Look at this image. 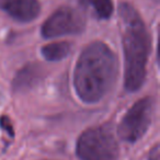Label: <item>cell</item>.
I'll use <instances>...</instances> for the list:
<instances>
[{"label": "cell", "instance_id": "8fae6325", "mask_svg": "<svg viewBox=\"0 0 160 160\" xmlns=\"http://www.w3.org/2000/svg\"><path fill=\"white\" fill-rule=\"evenodd\" d=\"M148 160H159V145H156L150 150L148 156Z\"/></svg>", "mask_w": 160, "mask_h": 160}, {"label": "cell", "instance_id": "8992f818", "mask_svg": "<svg viewBox=\"0 0 160 160\" xmlns=\"http://www.w3.org/2000/svg\"><path fill=\"white\" fill-rule=\"evenodd\" d=\"M0 8L20 22H31L41 11L38 0H0Z\"/></svg>", "mask_w": 160, "mask_h": 160}, {"label": "cell", "instance_id": "30bf717a", "mask_svg": "<svg viewBox=\"0 0 160 160\" xmlns=\"http://www.w3.org/2000/svg\"><path fill=\"white\" fill-rule=\"evenodd\" d=\"M0 125H1V128L5 129L9 136H13L14 132H13V127H12L11 121L7 118V116H1L0 118Z\"/></svg>", "mask_w": 160, "mask_h": 160}, {"label": "cell", "instance_id": "52a82bcc", "mask_svg": "<svg viewBox=\"0 0 160 160\" xmlns=\"http://www.w3.org/2000/svg\"><path fill=\"white\" fill-rule=\"evenodd\" d=\"M42 76V69L40 66L33 64L28 65L18 72L13 80V89L16 91H23L36 85Z\"/></svg>", "mask_w": 160, "mask_h": 160}, {"label": "cell", "instance_id": "277c9868", "mask_svg": "<svg viewBox=\"0 0 160 160\" xmlns=\"http://www.w3.org/2000/svg\"><path fill=\"white\" fill-rule=\"evenodd\" d=\"M153 112V100L149 97L139 99L122 118L118 133L123 140L136 142L145 135L151 123Z\"/></svg>", "mask_w": 160, "mask_h": 160}, {"label": "cell", "instance_id": "3957f363", "mask_svg": "<svg viewBox=\"0 0 160 160\" xmlns=\"http://www.w3.org/2000/svg\"><path fill=\"white\" fill-rule=\"evenodd\" d=\"M76 152L80 160H116L120 147L109 127L98 126L88 128L79 136Z\"/></svg>", "mask_w": 160, "mask_h": 160}, {"label": "cell", "instance_id": "9c48e42d", "mask_svg": "<svg viewBox=\"0 0 160 160\" xmlns=\"http://www.w3.org/2000/svg\"><path fill=\"white\" fill-rule=\"evenodd\" d=\"M86 7H90L99 19H109L113 13L112 0H80Z\"/></svg>", "mask_w": 160, "mask_h": 160}, {"label": "cell", "instance_id": "5b68a950", "mask_svg": "<svg viewBox=\"0 0 160 160\" xmlns=\"http://www.w3.org/2000/svg\"><path fill=\"white\" fill-rule=\"evenodd\" d=\"M86 20L79 11L72 8L62 7L56 10L42 25L43 38H53L82 32Z\"/></svg>", "mask_w": 160, "mask_h": 160}, {"label": "cell", "instance_id": "7a4b0ae2", "mask_svg": "<svg viewBox=\"0 0 160 160\" xmlns=\"http://www.w3.org/2000/svg\"><path fill=\"white\" fill-rule=\"evenodd\" d=\"M120 25L124 51V87L135 92L146 78V66L150 53V38L138 12L128 3L120 6Z\"/></svg>", "mask_w": 160, "mask_h": 160}, {"label": "cell", "instance_id": "6da1fadb", "mask_svg": "<svg viewBox=\"0 0 160 160\" xmlns=\"http://www.w3.org/2000/svg\"><path fill=\"white\" fill-rule=\"evenodd\" d=\"M118 73L115 54L103 42L89 44L80 54L73 70V88L85 103H97L113 88Z\"/></svg>", "mask_w": 160, "mask_h": 160}, {"label": "cell", "instance_id": "ba28073f", "mask_svg": "<svg viewBox=\"0 0 160 160\" xmlns=\"http://www.w3.org/2000/svg\"><path fill=\"white\" fill-rule=\"evenodd\" d=\"M42 55L48 62H58L68 56L70 53V44L68 42H56L44 45L41 49Z\"/></svg>", "mask_w": 160, "mask_h": 160}]
</instances>
